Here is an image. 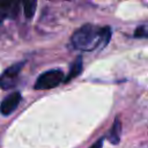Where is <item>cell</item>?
<instances>
[{
    "instance_id": "cell-1",
    "label": "cell",
    "mask_w": 148,
    "mask_h": 148,
    "mask_svg": "<svg viewBox=\"0 0 148 148\" xmlns=\"http://www.w3.org/2000/svg\"><path fill=\"white\" fill-rule=\"evenodd\" d=\"M111 37L109 27H96L92 24H84L72 35L71 42L74 49L80 51H92L98 46H105Z\"/></svg>"
},
{
    "instance_id": "cell-2",
    "label": "cell",
    "mask_w": 148,
    "mask_h": 148,
    "mask_svg": "<svg viewBox=\"0 0 148 148\" xmlns=\"http://www.w3.org/2000/svg\"><path fill=\"white\" fill-rule=\"evenodd\" d=\"M65 80L64 72L60 69H50L44 73H42L36 82L34 88L36 90H46V89H52L58 87L62 81Z\"/></svg>"
},
{
    "instance_id": "cell-3",
    "label": "cell",
    "mask_w": 148,
    "mask_h": 148,
    "mask_svg": "<svg viewBox=\"0 0 148 148\" xmlns=\"http://www.w3.org/2000/svg\"><path fill=\"white\" fill-rule=\"evenodd\" d=\"M24 61L22 62H17L13 66H10L9 68H7L0 76V88L3 90H8L13 87L16 86L17 83V79L20 76V73L23 68Z\"/></svg>"
},
{
    "instance_id": "cell-4",
    "label": "cell",
    "mask_w": 148,
    "mask_h": 148,
    "mask_svg": "<svg viewBox=\"0 0 148 148\" xmlns=\"http://www.w3.org/2000/svg\"><path fill=\"white\" fill-rule=\"evenodd\" d=\"M22 99L21 92L18 91H14L12 94H9L8 96H6L3 98V101L0 104V112L3 116H9L10 113H13L15 111V109L18 106L20 102Z\"/></svg>"
},
{
    "instance_id": "cell-5",
    "label": "cell",
    "mask_w": 148,
    "mask_h": 148,
    "mask_svg": "<svg viewBox=\"0 0 148 148\" xmlns=\"http://www.w3.org/2000/svg\"><path fill=\"white\" fill-rule=\"evenodd\" d=\"M82 72V58L81 57H77L71 65L69 67V71H68V74L65 76V80L64 82H69L71 80H73L74 77L79 76L80 73Z\"/></svg>"
},
{
    "instance_id": "cell-6",
    "label": "cell",
    "mask_w": 148,
    "mask_h": 148,
    "mask_svg": "<svg viewBox=\"0 0 148 148\" xmlns=\"http://www.w3.org/2000/svg\"><path fill=\"white\" fill-rule=\"evenodd\" d=\"M120 133H121V123L118 118H116L113 121V125L109 132V135H108L109 141L113 145H117L120 140Z\"/></svg>"
},
{
    "instance_id": "cell-7",
    "label": "cell",
    "mask_w": 148,
    "mask_h": 148,
    "mask_svg": "<svg viewBox=\"0 0 148 148\" xmlns=\"http://www.w3.org/2000/svg\"><path fill=\"white\" fill-rule=\"evenodd\" d=\"M36 6L37 2L36 1H28V2H23V8H24V15L27 18H31L35 14L36 10Z\"/></svg>"
},
{
    "instance_id": "cell-8",
    "label": "cell",
    "mask_w": 148,
    "mask_h": 148,
    "mask_svg": "<svg viewBox=\"0 0 148 148\" xmlns=\"http://www.w3.org/2000/svg\"><path fill=\"white\" fill-rule=\"evenodd\" d=\"M134 37H136V38L147 37V38H148V31L146 30L145 27H139V28H136V30L134 31Z\"/></svg>"
},
{
    "instance_id": "cell-9",
    "label": "cell",
    "mask_w": 148,
    "mask_h": 148,
    "mask_svg": "<svg viewBox=\"0 0 148 148\" xmlns=\"http://www.w3.org/2000/svg\"><path fill=\"white\" fill-rule=\"evenodd\" d=\"M103 142H104V138H101V139H98L90 148H102V147H103Z\"/></svg>"
}]
</instances>
